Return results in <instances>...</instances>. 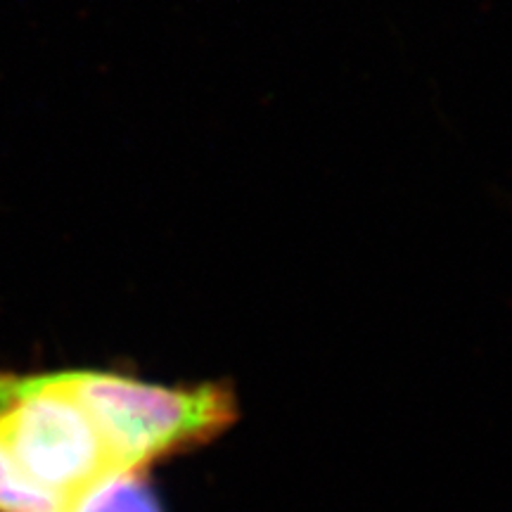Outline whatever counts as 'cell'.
<instances>
[{"instance_id":"6da1fadb","label":"cell","mask_w":512,"mask_h":512,"mask_svg":"<svg viewBox=\"0 0 512 512\" xmlns=\"http://www.w3.org/2000/svg\"><path fill=\"white\" fill-rule=\"evenodd\" d=\"M0 441L19 472L64 512H72L102 479L121 472L64 370L0 373Z\"/></svg>"},{"instance_id":"7a4b0ae2","label":"cell","mask_w":512,"mask_h":512,"mask_svg":"<svg viewBox=\"0 0 512 512\" xmlns=\"http://www.w3.org/2000/svg\"><path fill=\"white\" fill-rule=\"evenodd\" d=\"M121 470H150L221 437L238 420L228 384H157L114 370H64Z\"/></svg>"},{"instance_id":"3957f363","label":"cell","mask_w":512,"mask_h":512,"mask_svg":"<svg viewBox=\"0 0 512 512\" xmlns=\"http://www.w3.org/2000/svg\"><path fill=\"white\" fill-rule=\"evenodd\" d=\"M72 512H164V505L147 470H121L81 496Z\"/></svg>"},{"instance_id":"277c9868","label":"cell","mask_w":512,"mask_h":512,"mask_svg":"<svg viewBox=\"0 0 512 512\" xmlns=\"http://www.w3.org/2000/svg\"><path fill=\"white\" fill-rule=\"evenodd\" d=\"M0 512H64L53 498L38 491L19 472L3 441H0Z\"/></svg>"}]
</instances>
